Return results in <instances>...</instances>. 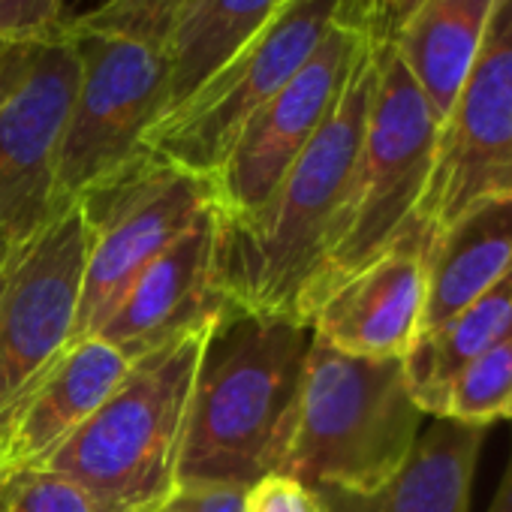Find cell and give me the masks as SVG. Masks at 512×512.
I'll list each match as a JSON object with an SVG mask.
<instances>
[{
    "mask_svg": "<svg viewBox=\"0 0 512 512\" xmlns=\"http://www.w3.org/2000/svg\"><path fill=\"white\" fill-rule=\"evenodd\" d=\"M0 512H124L91 494L76 479L31 467L0 473Z\"/></svg>",
    "mask_w": 512,
    "mask_h": 512,
    "instance_id": "21",
    "label": "cell"
},
{
    "mask_svg": "<svg viewBox=\"0 0 512 512\" xmlns=\"http://www.w3.org/2000/svg\"><path fill=\"white\" fill-rule=\"evenodd\" d=\"M374 55L377 79L353 190L299 302V320L320 290L371 263L416 223L431 178L440 121L392 46L374 43Z\"/></svg>",
    "mask_w": 512,
    "mask_h": 512,
    "instance_id": "5",
    "label": "cell"
},
{
    "mask_svg": "<svg viewBox=\"0 0 512 512\" xmlns=\"http://www.w3.org/2000/svg\"><path fill=\"white\" fill-rule=\"evenodd\" d=\"M76 202L88 226V256L73 341L94 338L133 281L196 217L217 205L211 178L148 148Z\"/></svg>",
    "mask_w": 512,
    "mask_h": 512,
    "instance_id": "7",
    "label": "cell"
},
{
    "mask_svg": "<svg viewBox=\"0 0 512 512\" xmlns=\"http://www.w3.org/2000/svg\"><path fill=\"white\" fill-rule=\"evenodd\" d=\"M422 422L404 359H359L314 338L281 473L308 488L374 491L404 464Z\"/></svg>",
    "mask_w": 512,
    "mask_h": 512,
    "instance_id": "3",
    "label": "cell"
},
{
    "mask_svg": "<svg viewBox=\"0 0 512 512\" xmlns=\"http://www.w3.org/2000/svg\"><path fill=\"white\" fill-rule=\"evenodd\" d=\"M485 428L434 419L404 464L374 491L311 488L320 512H470Z\"/></svg>",
    "mask_w": 512,
    "mask_h": 512,
    "instance_id": "16",
    "label": "cell"
},
{
    "mask_svg": "<svg viewBox=\"0 0 512 512\" xmlns=\"http://www.w3.org/2000/svg\"><path fill=\"white\" fill-rule=\"evenodd\" d=\"M353 4L356 0H281L269 22L214 76L148 130L145 148L187 172L214 178L244 124L308 64L326 31Z\"/></svg>",
    "mask_w": 512,
    "mask_h": 512,
    "instance_id": "6",
    "label": "cell"
},
{
    "mask_svg": "<svg viewBox=\"0 0 512 512\" xmlns=\"http://www.w3.org/2000/svg\"><path fill=\"white\" fill-rule=\"evenodd\" d=\"M64 31L79 58V85L55 157V208L76 202L142 154L169 94L166 46L67 25Z\"/></svg>",
    "mask_w": 512,
    "mask_h": 512,
    "instance_id": "8",
    "label": "cell"
},
{
    "mask_svg": "<svg viewBox=\"0 0 512 512\" xmlns=\"http://www.w3.org/2000/svg\"><path fill=\"white\" fill-rule=\"evenodd\" d=\"M19 247H13V244H7L4 238H0V290H4V284L10 278V269H13V260H16V250Z\"/></svg>",
    "mask_w": 512,
    "mask_h": 512,
    "instance_id": "29",
    "label": "cell"
},
{
    "mask_svg": "<svg viewBox=\"0 0 512 512\" xmlns=\"http://www.w3.org/2000/svg\"><path fill=\"white\" fill-rule=\"evenodd\" d=\"M88 226L79 202L58 208L16 250L0 290V440L73 344Z\"/></svg>",
    "mask_w": 512,
    "mask_h": 512,
    "instance_id": "9",
    "label": "cell"
},
{
    "mask_svg": "<svg viewBox=\"0 0 512 512\" xmlns=\"http://www.w3.org/2000/svg\"><path fill=\"white\" fill-rule=\"evenodd\" d=\"M374 79L377 55L368 43L332 112L263 211L247 220L220 217L217 278L226 302L250 311H299L353 190Z\"/></svg>",
    "mask_w": 512,
    "mask_h": 512,
    "instance_id": "2",
    "label": "cell"
},
{
    "mask_svg": "<svg viewBox=\"0 0 512 512\" xmlns=\"http://www.w3.org/2000/svg\"><path fill=\"white\" fill-rule=\"evenodd\" d=\"M208 326L133 362L109 401L46 461L124 512H154L175 491V470Z\"/></svg>",
    "mask_w": 512,
    "mask_h": 512,
    "instance_id": "4",
    "label": "cell"
},
{
    "mask_svg": "<svg viewBox=\"0 0 512 512\" xmlns=\"http://www.w3.org/2000/svg\"><path fill=\"white\" fill-rule=\"evenodd\" d=\"M181 7L184 0H103L100 7L64 25L73 31L115 34V37H133L142 43L166 46Z\"/></svg>",
    "mask_w": 512,
    "mask_h": 512,
    "instance_id": "22",
    "label": "cell"
},
{
    "mask_svg": "<svg viewBox=\"0 0 512 512\" xmlns=\"http://www.w3.org/2000/svg\"><path fill=\"white\" fill-rule=\"evenodd\" d=\"M488 512H512V449H509V461H506L503 479L497 485V494H494Z\"/></svg>",
    "mask_w": 512,
    "mask_h": 512,
    "instance_id": "28",
    "label": "cell"
},
{
    "mask_svg": "<svg viewBox=\"0 0 512 512\" xmlns=\"http://www.w3.org/2000/svg\"><path fill=\"white\" fill-rule=\"evenodd\" d=\"M217 232L220 211L211 205L133 281L94 338L142 359L211 323L226 305L217 278Z\"/></svg>",
    "mask_w": 512,
    "mask_h": 512,
    "instance_id": "14",
    "label": "cell"
},
{
    "mask_svg": "<svg viewBox=\"0 0 512 512\" xmlns=\"http://www.w3.org/2000/svg\"><path fill=\"white\" fill-rule=\"evenodd\" d=\"M434 419H455L476 428L512 419V335L455 374Z\"/></svg>",
    "mask_w": 512,
    "mask_h": 512,
    "instance_id": "20",
    "label": "cell"
},
{
    "mask_svg": "<svg viewBox=\"0 0 512 512\" xmlns=\"http://www.w3.org/2000/svg\"><path fill=\"white\" fill-rule=\"evenodd\" d=\"M244 485L223 482H190L175 485V491L154 512H247Z\"/></svg>",
    "mask_w": 512,
    "mask_h": 512,
    "instance_id": "25",
    "label": "cell"
},
{
    "mask_svg": "<svg viewBox=\"0 0 512 512\" xmlns=\"http://www.w3.org/2000/svg\"><path fill=\"white\" fill-rule=\"evenodd\" d=\"M79 85L64 25L40 40L25 85L0 106V238L31 241L55 208V157Z\"/></svg>",
    "mask_w": 512,
    "mask_h": 512,
    "instance_id": "12",
    "label": "cell"
},
{
    "mask_svg": "<svg viewBox=\"0 0 512 512\" xmlns=\"http://www.w3.org/2000/svg\"><path fill=\"white\" fill-rule=\"evenodd\" d=\"M491 196H512V0L494 4L482 52L440 124L416 223L431 238Z\"/></svg>",
    "mask_w": 512,
    "mask_h": 512,
    "instance_id": "10",
    "label": "cell"
},
{
    "mask_svg": "<svg viewBox=\"0 0 512 512\" xmlns=\"http://www.w3.org/2000/svg\"><path fill=\"white\" fill-rule=\"evenodd\" d=\"M368 43L371 37L350 10L326 31L308 64L244 124L220 172L211 178L223 220H247L263 211L332 112Z\"/></svg>",
    "mask_w": 512,
    "mask_h": 512,
    "instance_id": "11",
    "label": "cell"
},
{
    "mask_svg": "<svg viewBox=\"0 0 512 512\" xmlns=\"http://www.w3.org/2000/svg\"><path fill=\"white\" fill-rule=\"evenodd\" d=\"M422 4L428 0H359L353 4V19L374 43H389Z\"/></svg>",
    "mask_w": 512,
    "mask_h": 512,
    "instance_id": "26",
    "label": "cell"
},
{
    "mask_svg": "<svg viewBox=\"0 0 512 512\" xmlns=\"http://www.w3.org/2000/svg\"><path fill=\"white\" fill-rule=\"evenodd\" d=\"M64 0H0V43H40L64 19Z\"/></svg>",
    "mask_w": 512,
    "mask_h": 512,
    "instance_id": "23",
    "label": "cell"
},
{
    "mask_svg": "<svg viewBox=\"0 0 512 512\" xmlns=\"http://www.w3.org/2000/svg\"><path fill=\"white\" fill-rule=\"evenodd\" d=\"M314 332L296 314L226 302L193 377L175 485H253L281 473Z\"/></svg>",
    "mask_w": 512,
    "mask_h": 512,
    "instance_id": "1",
    "label": "cell"
},
{
    "mask_svg": "<svg viewBox=\"0 0 512 512\" xmlns=\"http://www.w3.org/2000/svg\"><path fill=\"white\" fill-rule=\"evenodd\" d=\"M244 506L247 512H320L314 491L284 473H269L247 485Z\"/></svg>",
    "mask_w": 512,
    "mask_h": 512,
    "instance_id": "24",
    "label": "cell"
},
{
    "mask_svg": "<svg viewBox=\"0 0 512 512\" xmlns=\"http://www.w3.org/2000/svg\"><path fill=\"white\" fill-rule=\"evenodd\" d=\"M509 275L512 196H491L470 205L449 226L428 238L425 308L419 335L449 323L458 311H464Z\"/></svg>",
    "mask_w": 512,
    "mask_h": 512,
    "instance_id": "17",
    "label": "cell"
},
{
    "mask_svg": "<svg viewBox=\"0 0 512 512\" xmlns=\"http://www.w3.org/2000/svg\"><path fill=\"white\" fill-rule=\"evenodd\" d=\"M428 235L413 223L362 269L332 281L302 311L314 338L359 359H404L425 308Z\"/></svg>",
    "mask_w": 512,
    "mask_h": 512,
    "instance_id": "13",
    "label": "cell"
},
{
    "mask_svg": "<svg viewBox=\"0 0 512 512\" xmlns=\"http://www.w3.org/2000/svg\"><path fill=\"white\" fill-rule=\"evenodd\" d=\"M356 4H359V0H356Z\"/></svg>",
    "mask_w": 512,
    "mask_h": 512,
    "instance_id": "30",
    "label": "cell"
},
{
    "mask_svg": "<svg viewBox=\"0 0 512 512\" xmlns=\"http://www.w3.org/2000/svg\"><path fill=\"white\" fill-rule=\"evenodd\" d=\"M133 362L100 338L73 341L0 440V473L46 467L124 383Z\"/></svg>",
    "mask_w": 512,
    "mask_h": 512,
    "instance_id": "15",
    "label": "cell"
},
{
    "mask_svg": "<svg viewBox=\"0 0 512 512\" xmlns=\"http://www.w3.org/2000/svg\"><path fill=\"white\" fill-rule=\"evenodd\" d=\"M497 0H428L386 43L443 124L491 25Z\"/></svg>",
    "mask_w": 512,
    "mask_h": 512,
    "instance_id": "18",
    "label": "cell"
},
{
    "mask_svg": "<svg viewBox=\"0 0 512 512\" xmlns=\"http://www.w3.org/2000/svg\"><path fill=\"white\" fill-rule=\"evenodd\" d=\"M512 335V275L482 293L449 323L419 335L404 356L410 392L425 416H437L446 386L476 356Z\"/></svg>",
    "mask_w": 512,
    "mask_h": 512,
    "instance_id": "19",
    "label": "cell"
},
{
    "mask_svg": "<svg viewBox=\"0 0 512 512\" xmlns=\"http://www.w3.org/2000/svg\"><path fill=\"white\" fill-rule=\"evenodd\" d=\"M40 43H0V106L28 79Z\"/></svg>",
    "mask_w": 512,
    "mask_h": 512,
    "instance_id": "27",
    "label": "cell"
}]
</instances>
